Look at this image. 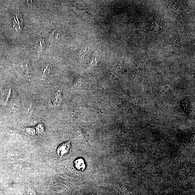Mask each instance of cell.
<instances>
[{
    "label": "cell",
    "mask_w": 195,
    "mask_h": 195,
    "mask_svg": "<svg viewBox=\"0 0 195 195\" xmlns=\"http://www.w3.org/2000/svg\"><path fill=\"white\" fill-rule=\"evenodd\" d=\"M74 166L76 169L80 171L84 170L86 165L84 161L82 158H79L74 161Z\"/></svg>",
    "instance_id": "3"
},
{
    "label": "cell",
    "mask_w": 195,
    "mask_h": 195,
    "mask_svg": "<svg viewBox=\"0 0 195 195\" xmlns=\"http://www.w3.org/2000/svg\"><path fill=\"white\" fill-rule=\"evenodd\" d=\"M71 148L70 141L63 143L57 149V154L59 157L62 158L63 156L69 154Z\"/></svg>",
    "instance_id": "1"
},
{
    "label": "cell",
    "mask_w": 195,
    "mask_h": 195,
    "mask_svg": "<svg viewBox=\"0 0 195 195\" xmlns=\"http://www.w3.org/2000/svg\"><path fill=\"white\" fill-rule=\"evenodd\" d=\"M23 21L21 15L20 14L17 13L14 16L13 28L17 31H20L23 29Z\"/></svg>",
    "instance_id": "2"
}]
</instances>
